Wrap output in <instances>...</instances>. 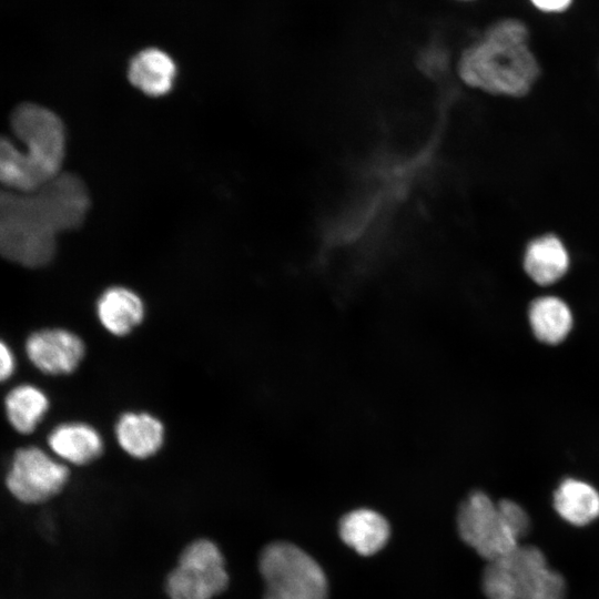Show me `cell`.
I'll use <instances>...</instances> for the list:
<instances>
[{
    "mask_svg": "<svg viewBox=\"0 0 599 599\" xmlns=\"http://www.w3.org/2000/svg\"><path fill=\"white\" fill-rule=\"evenodd\" d=\"M14 136L1 140L0 177L7 190L31 193L61 173L65 155V128L60 116L37 103L18 105L10 118Z\"/></svg>",
    "mask_w": 599,
    "mask_h": 599,
    "instance_id": "1",
    "label": "cell"
},
{
    "mask_svg": "<svg viewBox=\"0 0 599 599\" xmlns=\"http://www.w3.org/2000/svg\"><path fill=\"white\" fill-rule=\"evenodd\" d=\"M461 80L484 92L518 98L530 91L539 77V63L529 44L481 35L460 55Z\"/></svg>",
    "mask_w": 599,
    "mask_h": 599,
    "instance_id": "2",
    "label": "cell"
},
{
    "mask_svg": "<svg viewBox=\"0 0 599 599\" xmlns=\"http://www.w3.org/2000/svg\"><path fill=\"white\" fill-rule=\"evenodd\" d=\"M57 231L33 193L2 191L0 200V251L9 261L41 267L55 254Z\"/></svg>",
    "mask_w": 599,
    "mask_h": 599,
    "instance_id": "3",
    "label": "cell"
},
{
    "mask_svg": "<svg viewBox=\"0 0 599 599\" xmlns=\"http://www.w3.org/2000/svg\"><path fill=\"white\" fill-rule=\"evenodd\" d=\"M265 582L263 599H326L327 580L321 566L288 542H273L260 556Z\"/></svg>",
    "mask_w": 599,
    "mask_h": 599,
    "instance_id": "4",
    "label": "cell"
},
{
    "mask_svg": "<svg viewBox=\"0 0 599 599\" xmlns=\"http://www.w3.org/2000/svg\"><path fill=\"white\" fill-rule=\"evenodd\" d=\"M460 538L488 562L510 555L518 546V536L502 518L498 502L483 491L471 493L457 515Z\"/></svg>",
    "mask_w": 599,
    "mask_h": 599,
    "instance_id": "5",
    "label": "cell"
},
{
    "mask_svg": "<svg viewBox=\"0 0 599 599\" xmlns=\"http://www.w3.org/2000/svg\"><path fill=\"white\" fill-rule=\"evenodd\" d=\"M229 576L217 546L199 539L185 547L166 580L170 599H213L225 590Z\"/></svg>",
    "mask_w": 599,
    "mask_h": 599,
    "instance_id": "6",
    "label": "cell"
},
{
    "mask_svg": "<svg viewBox=\"0 0 599 599\" xmlns=\"http://www.w3.org/2000/svg\"><path fill=\"white\" fill-rule=\"evenodd\" d=\"M69 477L68 468L37 447L17 450L7 475L9 491L20 501L38 504L57 495Z\"/></svg>",
    "mask_w": 599,
    "mask_h": 599,
    "instance_id": "7",
    "label": "cell"
},
{
    "mask_svg": "<svg viewBox=\"0 0 599 599\" xmlns=\"http://www.w3.org/2000/svg\"><path fill=\"white\" fill-rule=\"evenodd\" d=\"M32 193L58 234L80 227L87 217L89 192L75 174L61 172Z\"/></svg>",
    "mask_w": 599,
    "mask_h": 599,
    "instance_id": "8",
    "label": "cell"
},
{
    "mask_svg": "<svg viewBox=\"0 0 599 599\" xmlns=\"http://www.w3.org/2000/svg\"><path fill=\"white\" fill-rule=\"evenodd\" d=\"M514 573L519 599H564L566 581L535 546H518L504 558Z\"/></svg>",
    "mask_w": 599,
    "mask_h": 599,
    "instance_id": "9",
    "label": "cell"
},
{
    "mask_svg": "<svg viewBox=\"0 0 599 599\" xmlns=\"http://www.w3.org/2000/svg\"><path fill=\"white\" fill-rule=\"evenodd\" d=\"M26 349L33 365L51 375L73 372L84 355L81 338L60 328L33 333L27 341Z\"/></svg>",
    "mask_w": 599,
    "mask_h": 599,
    "instance_id": "10",
    "label": "cell"
},
{
    "mask_svg": "<svg viewBox=\"0 0 599 599\" xmlns=\"http://www.w3.org/2000/svg\"><path fill=\"white\" fill-rule=\"evenodd\" d=\"M524 270L536 284L548 286L569 270L570 255L564 241L551 233L532 238L524 253Z\"/></svg>",
    "mask_w": 599,
    "mask_h": 599,
    "instance_id": "11",
    "label": "cell"
},
{
    "mask_svg": "<svg viewBox=\"0 0 599 599\" xmlns=\"http://www.w3.org/2000/svg\"><path fill=\"white\" fill-rule=\"evenodd\" d=\"M176 64L163 50L148 48L138 52L128 67L130 83L142 93L159 98L167 94L176 79Z\"/></svg>",
    "mask_w": 599,
    "mask_h": 599,
    "instance_id": "12",
    "label": "cell"
},
{
    "mask_svg": "<svg viewBox=\"0 0 599 599\" xmlns=\"http://www.w3.org/2000/svg\"><path fill=\"white\" fill-rule=\"evenodd\" d=\"M389 534L387 520L372 509L352 510L339 522L343 541L363 556L379 551L386 545Z\"/></svg>",
    "mask_w": 599,
    "mask_h": 599,
    "instance_id": "13",
    "label": "cell"
},
{
    "mask_svg": "<svg viewBox=\"0 0 599 599\" xmlns=\"http://www.w3.org/2000/svg\"><path fill=\"white\" fill-rule=\"evenodd\" d=\"M556 512L568 524L587 526L599 517V491L577 478L564 479L554 493Z\"/></svg>",
    "mask_w": 599,
    "mask_h": 599,
    "instance_id": "14",
    "label": "cell"
},
{
    "mask_svg": "<svg viewBox=\"0 0 599 599\" xmlns=\"http://www.w3.org/2000/svg\"><path fill=\"white\" fill-rule=\"evenodd\" d=\"M101 324L114 335H125L141 323L144 305L133 291L113 286L105 290L97 304Z\"/></svg>",
    "mask_w": 599,
    "mask_h": 599,
    "instance_id": "15",
    "label": "cell"
},
{
    "mask_svg": "<svg viewBox=\"0 0 599 599\" xmlns=\"http://www.w3.org/2000/svg\"><path fill=\"white\" fill-rule=\"evenodd\" d=\"M528 319L535 337L548 345L564 342L573 323L568 304L554 295L535 298L528 309Z\"/></svg>",
    "mask_w": 599,
    "mask_h": 599,
    "instance_id": "16",
    "label": "cell"
},
{
    "mask_svg": "<svg viewBox=\"0 0 599 599\" xmlns=\"http://www.w3.org/2000/svg\"><path fill=\"white\" fill-rule=\"evenodd\" d=\"M115 433L123 450L133 457L146 458L161 448L164 428L149 414L126 413L119 419Z\"/></svg>",
    "mask_w": 599,
    "mask_h": 599,
    "instance_id": "17",
    "label": "cell"
},
{
    "mask_svg": "<svg viewBox=\"0 0 599 599\" xmlns=\"http://www.w3.org/2000/svg\"><path fill=\"white\" fill-rule=\"evenodd\" d=\"M50 448L61 458L84 465L98 458L103 449L99 433L85 424H63L48 437Z\"/></svg>",
    "mask_w": 599,
    "mask_h": 599,
    "instance_id": "18",
    "label": "cell"
},
{
    "mask_svg": "<svg viewBox=\"0 0 599 599\" xmlns=\"http://www.w3.org/2000/svg\"><path fill=\"white\" fill-rule=\"evenodd\" d=\"M4 405L13 428L19 433L29 434L44 416L49 400L39 388L21 385L7 395Z\"/></svg>",
    "mask_w": 599,
    "mask_h": 599,
    "instance_id": "19",
    "label": "cell"
},
{
    "mask_svg": "<svg viewBox=\"0 0 599 599\" xmlns=\"http://www.w3.org/2000/svg\"><path fill=\"white\" fill-rule=\"evenodd\" d=\"M483 590L488 599H519L514 573L504 558L488 562L483 573Z\"/></svg>",
    "mask_w": 599,
    "mask_h": 599,
    "instance_id": "20",
    "label": "cell"
},
{
    "mask_svg": "<svg viewBox=\"0 0 599 599\" xmlns=\"http://www.w3.org/2000/svg\"><path fill=\"white\" fill-rule=\"evenodd\" d=\"M483 35L494 40L520 44H529L530 40L527 24L522 20L512 17L494 21L487 27Z\"/></svg>",
    "mask_w": 599,
    "mask_h": 599,
    "instance_id": "21",
    "label": "cell"
},
{
    "mask_svg": "<svg viewBox=\"0 0 599 599\" xmlns=\"http://www.w3.org/2000/svg\"><path fill=\"white\" fill-rule=\"evenodd\" d=\"M499 511L509 528L520 539L530 528V519L526 510L516 501L504 499L498 502Z\"/></svg>",
    "mask_w": 599,
    "mask_h": 599,
    "instance_id": "22",
    "label": "cell"
},
{
    "mask_svg": "<svg viewBox=\"0 0 599 599\" xmlns=\"http://www.w3.org/2000/svg\"><path fill=\"white\" fill-rule=\"evenodd\" d=\"M539 12L546 14H559L568 11L573 0H528Z\"/></svg>",
    "mask_w": 599,
    "mask_h": 599,
    "instance_id": "23",
    "label": "cell"
},
{
    "mask_svg": "<svg viewBox=\"0 0 599 599\" xmlns=\"http://www.w3.org/2000/svg\"><path fill=\"white\" fill-rule=\"evenodd\" d=\"M0 358H1V368L0 375L1 379L4 380L9 378L14 369V358L10 348L2 342L0 347Z\"/></svg>",
    "mask_w": 599,
    "mask_h": 599,
    "instance_id": "24",
    "label": "cell"
},
{
    "mask_svg": "<svg viewBox=\"0 0 599 599\" xmlns=\"http://www.w3.org/2000/svg\"><path fill=\"white\" fill-rule=\"evenodd\" d=\"M463 1H470V0H463Z\"/></svg>",
    "mask_w": 599,
    "mask_h": 599,
    "instance_id": "25",
    "label": "cell"
}]
</instances>
